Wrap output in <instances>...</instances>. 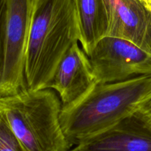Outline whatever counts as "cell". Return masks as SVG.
<instances>
[{
    "instance_id": "3",
    "label": "cell",
    "mask_w": 151,
    "mask_h": 151,
    "mask_svg": "<svg viewBox=\"0 0 151 151\" xmlns=\"http://www.w3.org/2000/svg\"><path fill=\"white\" fill-rule=\"evenodd\" d=\"M0 109L25 151L71 149L60 121L62 105L50 88H24L0 99Z\"/></svg>"
},
{
    "instance_id": "8",
    "label": "cell",
    "mask_w": 151,
    "mask_h": 151,
    "mask_svg": "<svg viewBox=\"0 0 151 151\" xmlns=\"http://www.w3.org/2000/svg\"><path fill=\"white\" fill-rule=\"evenodd\" d=\"M107 10L106 36L129 40L151 51L148 32L151 12L139 0H104Z\"/></svg>"
},
{
    "instance_id": "7",
    "label": "cell",
    "mask_w": 151,
    "mask_h": 151,
    "mask_svg": "<svg viewBox=\"0 0 151 151\" xmlns=\"http://www.w3.org/2000/svg\"><path fill=\"white\" fill-rule=\"evenodd\" d=\"M96 83L88 54L76 42L59 62L48 88L57 93L63 108L78 101Z\"/></svg>"
},
{
    "instance_id": "9",
    "label": "cell",
    "mask_w": 151,
    "mask_h": 151,
    "mask_svg": "<svg viewBox=\"0 0 151 151\" xmlns=\"http://www.w3.org/2000/svg\"><path fill=\"white\" fill-rule=\"evenodd\" d=\"M77 14L79 44L90 54L107 34V16L104 0H73Z\"/></svg>"
},
{
    "instance_id": "12",
    "label": "cell",
    "mask_w": 151,
    "mask_h": 151,
    "mask_svg": "<svg viewBox=\"0 0 151 151\" xmlns=\"http://www.w3.org/2000/svg\"><path fill=\"white\" fill-rule=\"evenodd\" d=\"M137 110L151 119V93L139 104Z\"/></svg>"
},
{
    "instance_id": "10",
    "label": "cell",
    "mask_w": 151,
    "mask_h": 151,
    "mask_svg": "<svg viewBox=\"0 0 151 151\" xmlns=\"http://www.w3.org/2000/svg\"><path fill=\"white\" fill-rule=\"evenodd\" d=\"M0 151H25L0 109Z\"/></svg>"
},
{
    "instance_id": "4",
    "label": "cell",
    "mask_w": 151,
    "mask_h": 151,
    "mask_svg": "<svg viewBox=\"0 0 151 151\" xmlns=\"http://www.w3.org/2000/svg\"><path fill=\"white\" fill-rule=\"evenodd\" d=\"M88 57L97 83L151 76V51L122 38L104 36Z\"/></svg>"
},
{
    "instance_id": "13",
    "label": "cell",
    "mask_w": 151,
    "mask_h": 151,
    "mask_svg": "<svg viewBox=\"0 0 151 151\" xmlns=\"http://www.w3.org/2000/svg\"><path fill=\"white\" fill-rule=\"evenodd\" d=\"M145 5V6L151 12V0H139Z\"/></svg>"
},
{
    "instance_id": "15",
    "label": "cell",
    "mask_w": 151,
    "mask_h": 151,
    "mask_svg": "<svg viewBox=\"0 0 151 151\" xmlns=\"http://www.w3.org/2000/svg\"><path fill=\"white\" fill-rule=\"evenodd\" d=\"M66 151H79V150H76L75 148L72 147V148H71V149L68 150H66Z\"/></svg>"
},
{
    "instance_id": "5",
    "label": "cell",
    "mask_w": 151,
    "mask_h": 151,
    "mask_svg": "<svg viewBox=\"0 0 151 151\" xmlns=\"http://www.w3.org/2000/svg\"><path fill=\"white\" fill-rule=\"evenodd\" d=\"M6 52L0 99L26 88L24 62L32 0H6Z\"/></svg>"
},
{
    "instance_id": "2",
    "label": "cell",
    "mask_w": 151,
    "mask_h": 151,
    "mask_svg": "<svg viewBox=\"0 0 151 151\" xmlns=\"http://www.w3.org/2000/svg\"><path fill=\"white\" fill-rule=\"evenodd\" d=\"M150 93L151 76L94 85L78 101L62 109L61 124L70 147L134 113Z\"/></svg>"
},
{
    "instance_id": "6",
    "label": "cell",
    "mask_w": 151,
    "mask_h": 151,
    "mask_svg": "<svg viewBox=\"0 0 151 151\" xmlns=\"http://www.w3.org/2000/svg\"><path fill=\"white\" fill-rule=\"evenodd\" d=\"M73 148L79 151H151V119L136 110Z\"/></svg>"
},
{
    "instance_id": "1",
    "label": "cell",
    "mask_w": 151,
    "mask_h": 151,
    "mask_svg": "<svg viewBox=\"0 0 151 151\" xmlns=\"http://www.w3.org/2000/svg\"><path fill=\"white\" fill-rule=\"evenodd\" d=\"M79 42L73 0H32L24 77L30 90L48 88L65 53Z\"/></svg>"
},
{
    "instance_id": "14",
    "label": "cell",
    "mask_w": 151,
    "mask_h": 151,
    "mask_svg": "<svg viewBox=\"0 0 151 151\" xmlns=\"http://www.w3.org/2000/svg\"><path fill=\"white\" fill-rule=\"evenodd\" d=\"M148 42H149L150 48L151 50V19H150V23L149 32H148Z\"/></svg>"
},
{
    "instance_id": "11",
    "label": "cell",
    "mask_w": 151,
    "mask_h": 151,
    "mask_svg": "<svg viewBox=\"0 0 151 151\" xmlns=\"http://www.w3.org/2000/svg\"><path fill=\"white\" fill-rule=\"evenodd\" d=\"M6 0H0V86L3 77L6 52Z\"/></svg>"
}]
</instances>
